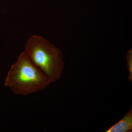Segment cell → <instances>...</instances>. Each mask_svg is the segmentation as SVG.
Wrapping results in <instances>:
<instances>
[{"label": "cell", "instance_id": "6da1fadb", "mask_svg": "<svg viewBox=\"0 0 132 132\" xmlns=\"http://www.w3.org/2000/svg\"><path fill=\"white\" fill-rule=\"evenodd\" d=\"M51 83L25 51L11 67L5 85L15 94L27 95L44 90Z\"/></svg>", "mask_w": 132, "mask_h": 132}, {"label": "cell", "instance_id": "7a4b0ae2", "mask_svg": "<svg viewBox=\"0 0 132 132\" xmlns=\"http://www.w3.org/2000/svg\"><path fill=\"white\" fill-rule=\"evenodd\" d=\"M25 51L51 83L60 79L64 67L60 49L42 36L34 35L28 40Z\"/></svg>", "mask_w": 132, "mask_h": 132}, {"label": "cell", "instance_id": "3957f363", "mask_svg": "<svg viewBox=\"0 0 132 132\" xmlns=\"http://www.w3.org/2000/svg\"><path fill=\"white\" fill-rule=\"evenodd\" d=\"M132 129V108L125 114L118 123H116L106 132H127Z\"/></svg>", "mask_w": 132, "mask_h": 132}, {"label": "cell", "instance_id": "277c9868", "mask_svg": "<svg viewBox=\"0 0 132 132\" xmlns=\"http://www.w3.org/2000/svg\"><path fill=\"white\" fill-rule=\"evenodd\" d=\"M127 65L129 68V75L128 78L130 80H132V49L130 50L128 52L127 54Z\"/></svg>", "mask_w": 132, "mask_h": 132}]
</instances>
